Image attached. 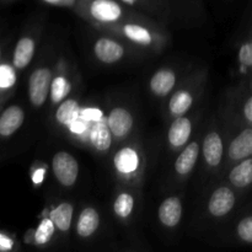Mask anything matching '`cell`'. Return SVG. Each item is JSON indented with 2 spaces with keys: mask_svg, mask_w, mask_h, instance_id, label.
Here are the masks:
<instances>
[{
  "mask_svg": "<svg viewBox=\"0 0 252 252\" xmlns=\"http://www.w3.org/2000/svg\"><path fill=\"white\" fill-rule=\"evenodd\" d=\"M91 16L101 22L117 21L122 15V7L115 0H93L89 4Z\"/></svg>",
  "mask_w": 252,
  "mask_h": 252,
  "instance_id": "obj_5",
  "label": "cell"
},
{
  "mask_svg": "<svg viewBox=\"0 0 252 252\" xmlns=\"http://www.w3.org/2000/svg\"><path fill=\"white\" fill-rule=\"evenodd\" d=\"M36 51V42L31 36H24L15 44L14 53H12V65L16 70L25 69L34 56Z\"/></svg>",
  "mask_w": 252,
  "mask_h": 252,
  "instance_id": "obj_7",
  "label": "cell"
},
{
  "mask_svg": "<svg viewBox=\"0 0 252 252\" xmlns=\"http://www.w3.org/2000/svg\"><path fill=\"white\" fill-rule=\"evenodd\" d=\"M239 61L244 66H252V42L241 46L239 51Z\"/></svg>",
  "mask_w": 252,
  "mask_h": 252,
  "instance_id": "obj_28",
  "label": "cell"
},
{
  "mask_svg": "<svg viewBox=\"0 0 252 252\" xmlns=\"http://www.w3.org/2000/svg\"><path fill=\"white\" fill-rule=\"evenodd\" d=\"M25 112L21 106L10 105L0 113V138H9L21 128Z\"/></svg>",
  "mask_w": 252,
  "mask_h": 252,
  "instance_id": "obj_3",
  "label": "cell"
},
{
  "mask_svg": "<svg viewBox=\"0 0 252 252\" xmlns=\"http://www.w3.org/2000/svg\"><path fill=\"white\" fill-rule=\"evenodd\" d=\"M98 224H100L98 213L96 209L89 207L80 213L78 224H76V231L81 238H88L97 230Z\"/></svg>",
  "mask_w": 252,
  "mask_h": 252,
  "instance_id": "obj_15",
  "label": "cell"
},
{
  "mask_svg": "<svg viewBox=\"0 0 252 252\" xmlns=\"http://www.w3.org/2000/svg\"><path fill=\"white\" fill-rule=\"evenodd\" d=\"M1 58H2V51H1V46H0V63H1Z\"/></svg>",
  "mask_w": 252,
  "mask_h": 252,
  "instance_id": "obj_35",
  "label": "cell"
},
{
  "mask_svg": "<svg viewBox=\"0 0 252 252\" xmlns=\"http://www.w3.org/2000/svg\"><path fill=\"white\" fill-rule=\"evenodd\" d=\"M238 235L245 243L252 244V216L246 217L239 223Z\"/></svg>",
  "mask_w": 252,
  "mask_h": 252,
  "instance_id": "obj_27",
  "label": "cell"
},
{
  "mask_svg": "<svg viewBox=\"0 0 252 252\" xmlns=\"http://www.w3.org/2000/svg\"><path fill=\"white\" fill-rule=\"evenodd\" d=\"M176 76L169 69H161L153 75L150 80V89L158 96H165L174 89Z\"/></svg>",
  "mask_w": 252,
  "mask_h": 252,
  "instance_id": "obj_14",
  "label": "cell"
},
{
  "mask_svg": "<svg viewBox=\"0 0 252 252\" xmlns=\"http://www.w3.org/2000/svg\"><path fill=\"white\" fill-rule=\"evenodd\" d=\"M235 206V194L229 187L223 186L217 189L212 194L208 209L212 216L223 217L228 214Z\"/></svg>",
  "mask_w": 252,
  "mask_h": 252,
  "instance_id": "obj_4",
  "label": "cell"
},
{
  "mask_svg": "<svg viewBox=\"0 0 252 252\" xmlns=\"http://www.w3.org/2000/svg\"><path fill=\"white\" fill-rule=\"evenodd\" d=\"M52 84V73L46 66L34 69L29 79V97L34 107H41L48 97Z\"/></svg>",
  "mask_w": 252,
  "mask_h": 252,
  "instance_id": "obj_1",
  "label": "cell"
},
{
  "mask_svg": "<svg viewBox=\"0 0 252 252\" xmlns=\"http://www.w3.org/2000/svg\"><path fill=\"white\" fill-rule=\"evenodd\" d=\"M73 206L70 203H61L49 214V218L53 220L54 225L62 231H68L73 220Z\"/></svg>",
  "mask_w": 252,
  "mask_h": 252,
  "instance_id": "obj_19",
  "label": "cell"
},
{
  "mask_svg": "<svg viewBox=\"0 0 252 252\" xmlns=\"http://www.w3.org/2000/svg\"><path fill=\"white\" fill-rule=\"evenodd\" d=\"M80 117H83L86 122H97L102 120V112L97 108H85L80 111Z\"/></svg>",
  "mask_w": 252,
  "mask_h": 252,
  "instance_id": "obj_29",
  "label": "cell"
},
{
  "mask_svg": "<svg viewBox=\"0 0 252 252\" xmlns=\"http://www.w3.org/2000/svg\"><path fill=\"white\" fill-rule=\"evenodd\" d=\"M123 32H125L126 36L129 39H132L133 42L144 44V46L150 44L153 41L150 32L148 31L147 29H144V27L139 26V25H126V26L123 27Z\"/></svg>",
  "mask_w": 252,
  "mask_h": 252,
  "instance_id": "obj_23",
  "label": "cell"
},
{
  "mask_svg": "<svg viewBox=\"0 0 252 252\" xmlns=\"http://www.w3.org/2000/svg\"><path fill=\"white\" fill-rule=\"evenodd\" d=\"M223 142L218 133L212 132L204 138L203 155L209 166H218L223 158Z\"/></svg>",
  "mask_w": 252,
  "mask_h": 252,
  "instance_id": "obj_11",
  "label": "cell"
},
{
  "mask_svg": "<svg viewBox=\"0 0 252 252\" xmlns=\"http://www.w3.org/2000/svg\"><path fill=\"white\" fill-rule=\"evenodd\" d=\"M107 125L116 138H123L133 128V116L123 107H116L110 112Z\"/></svg>",
  "mask_w": 252,
  "mask_h": 252,
  "instance_id": "obj_6",
  "label": "cell"
},
{
  "mask_svg": "<svg viewBox=\"0 0 252 252\" xmlns=\"http://www.w3.org/2000/svg\"><path fill=\"white\" fill-rule=\"evenodd\" d=\"M69 93H70V84L65 78L57 76L54 80H52L49 94H51V98L53 102L62 101Z\"/></svg>",
  "mask_w": 252,
  "mask_h": 252,
  "instance_id": "obj_24",
  "label": "cell"
},
{
  "mask_svg": "<svg viewBox=\"0 0 252 252\" xmlns=\"http://www.w3.org/2000/svg\"><path fill=\"white\" fill-rule=\"evenodd\" d=\"M78 117H80V108H79L78 101L73 98H68L62 102L56 112L57 121L63 126H69Z\"/></svg>",
  "mask_w": 252,
  "mask_h": 252,
  "instance_id": "obj_20",
  "label": "cell"
},
{
  "mask_svg": "<svg viewBox=\"0 0 252 252\" xmlns=\"http://www.w3.org/2000/svg\"><path fill=\"white\" fill-rule=\"evenodd\" d=\"M230 182L235 187L249 186L252 184V159L246 158L239 165H236L229 175Z\"/></svg>",
  "mask_w": 252,
  "mask_h": 252,
  "instance_id": "obj_18",
  "label": "cell"
},
{
  "mask_svg": "<svg viewBox=\"0 0 252 252\" xmlns=\"http://www.w3.org/2000/svg\"><path fill=\"white\" fill-rule=\"evenodd\" d=\"M90 142L98 152H106L110 149L112 143V132L107 123L103 122L102 120L95 122L90 129Z\"/></svg>",
  "mask_w": 252,
  "mask_h": 252,
  "instance_id": "obj_13",
  "label": "cell"
},
{
  "mask_svg": "<svg viewBox=\"0 0 252 252\" xmlns=\"http://www.w3.org/2000/svg\"><path fill=\"white\" fill-rule=\"evenodd\" d=\"M244 115L249 122L252 123V96L246 101L245 106H244Z\"/></svg>",
  "mask_w": 252,
  "mask_h": 252,
  "instance_id": "obj_32",
  "label": "cell"
},
{
  "mask_svg": "<svg viewBox=\"0 0 252 252\" xmlns=\"http://www.w3.org/2000/svg\"><path fill=\"white\" fill-rule=\"evenodd\" d=\"M46 1L52 2V4H61V5H70L74 0H46Z\"/></svg>",
  "mask_w": 252,
  "mask_h": 252,
  "instance_id": "obj_34",
  "label": "cell"
},
{
  "mask_svg": "<svg viewBox=\"0 0 252 252\" xmlns=\"http://www.w3.org/2000/svg\"><path fill=\"white\" fill-rule=\"evenodd\" d=\"M54 228H56V225L51 218L43 219L34 231V243L38 244V245H44V244L48 243L53 236Z\"/></svg>",
  "mask_w": 252,
  "mask_h": 252,
  "instance_id": "obj_25",
  "label": "cell"
},
{
  "mask_svg": "<svg viewBox=\"0 0 252 252\" xmlns=\"http://www.w3.org/2000/svg\"><path fill=\"white\" fill-rule=\"evenodd\" d=\"M192 132V125L191 121L186 117H179L174 123L171 125L169 129V142L172 147L179 148L182 147L187 143L189 135Z\"/></svg>",
  "mask_w": 252,
  "mask_h": 252,
  "instance_id": "obj_12",
  "label": "cell"
},
{
  "mask_svg": "<svg viewBox=\"0 0 252 252\" xmlns=\"http://www.w3.org/2000/svg\"><path fill=\"white\" fill-rule=\"evenodd\" d=\"M115 166L121 174H132L139 166V157L132 148H123L115 155Z\"/></svg>",
  "mask_w": 252,
  "mask_h": 252,
  "instance_id": "obj_17",
  "label": "cell"
},
{
  "mask_svg": "<svg viewBox=\"0 0 252 252\" xmlns=\"http://www.w3.org/2000/svg\"><path fill=\"white\" fill-rule=\"evenodd\" d=\"M199 154V147L196 142L189 143L184 152L179 155L176 162H175V170L177 174L186 175L191 171L196 165L197 159H198Z\"/></svg>",
  "mask_w": 252,
  "mask_h": 252,
  "instance_id": "obj_16",
  "label": "cell"
},
{
  "mask_svg": "<svg viewBox=\"0 0 252 252\" xmlns=\"http://www.w3.org/2000/svg\"><path fill=\"white\" fill-rule=\"evenodd\" d=\"M133 207H134V198L129 193H121L116 198L115 204H113L115 213L121 218L129 217L133 211Z\"/></svg>",
  "mask_w": 252,
  "mask_h": 252,
  "instance_id": "obj_26",
  "label": "cell"
},
{
  "mask_svg": "<svg viewBox=\"0 0 252 252\" xmlns=\"http://www.w3.org/2000/svg\"><path fill=\"white\" fill-rule=\"evenodd\" d=\"M14 248V240L6 235L5 233L0 231V251H10Z\"/></svg>",
  "mask_w": 252,
  "mask_h": 252,
  "instance_id": "obj_31",
  "label": "cell"
},
{
  "mask_svg": "<svg viewBox=\"0 0 252 252\" xmlns=\"http://www.w3.org/2000/svg\"><path fill=\"white\" fill-rule=\"evenodd\" d=\"M69 128L75 134H84L88 130V126H86V121L83 117H78L75 121L69 125Z\"/></svg>",
  "mask_w": 252,
  "mask_h": 252,
  "instance_id": "obj_30",
  "label": "cell"
},
{
  "mask_svg": "<svg viewBox=\"0 0 252 252\" xmlns=\"http://www.w3.org/2000/svg\"><path fill=\"white\" fill-rule=\"evenodd\" d=\"M94 52L102 63L111 64L116 63L122 58L125 54V48L113 39L100 38L96 41L95 46H94Z\"/></svg>",
  "mask_w": 252,
  "mask_h": 252,
  "instance_id": "obj_8",
  "label": "cell"
},
{
  "mask_svg": "<svg viewBox=\"0 0 252 252\" xmlns=\"http://www.w3.org/2000/svg\"><path fill=\"white\" fill-rule=\"evenodd\" d=\"M193 102V97L186 90H180L175 94L169 102V110L172 115L181 116L189 110Z\"/></svg>",
  "mask_w": 252,
  "mask_h": 252,
  "instance_id": "obj_21",
  "label": "cell"
},
{
  "mask_svg": "<svg viewBox=\"0 0 252 252\" xmlns=\"http://www.w3.org/2000/svg\"><path fill=\"white\" fill-rule=\"evenodd\" d=\"M182 217V203L179 197H169L159 208V219L167 228H174Z\"/></svg>",
  "mask_w": 252,
  "mask_h": 252,
  "instance_id": "obj_9",
  "label": "cell"
},
{
  "mask_svg": "<svg viewBox=\"0 0 252 252\" xmlns=\"http://www.w3.org/2000/svg\"><path fill=\"white\" fill-rule=\"evenodd\" d=\"M229 158L231 160H244L252 155V128L244 129L229 145Z\"/></svg>",
  "mask_w": 252,
  "mask_h": 252,
  "instance_id": "obj_10",
  "label": "cell"
},
{
  "mask_svg": "<svg viewBox=\"0 0 252 252\" xmlns=\"http://www.w3.org/2000/svg\"><path fill=\"white\" fill-rule=\"evenodd\" d=\"M16 69L7 63H0V101L16 84Z\"/></svg>",
  "mask_w": 252,
  "mask_h": 252,
  "instance_id": "obj_22",
  "label": "cell"
},
{
  "mask_svg": "<svg viewBox=\"0 0 252 252\" xmlns=\"http://www.w3.org/2000/svg\"><path fill=\"white\" fill-rule=\"evenodd\" d=\"M44 177V170L43 169H37L36 171H34V174L32 175V180H33V182L36 185H39L42 182V180H43Z\"/></svg>",
  "mask_w": 252,
  "mask_h": 252,
  "instance_id": "obj_33",
  "label": "cell"
},
{
  "mask_svg": "<svg viewBox=\"0 0 252 252\" xmlns=\"http://www.w3.org/2000/svg\"><path fill=\"white\" fill-rule=\"evenodd\" d=\"M53 174L63 186H73L79 175V164L75 158L66 152H59L52 161Z\"/></svg>",
  "mask_w": 252,
  "mask_h": 252,
  "instance_id": "obj_2",
  "label": "cell"
}]
</instances>
